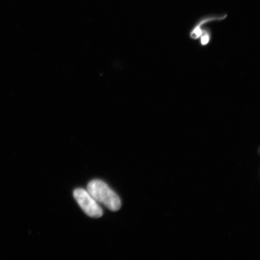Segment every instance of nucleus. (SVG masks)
<instances>
[{"label": "nucleus", "instance_id": "obj_1", "mask_svg": "<svg viewBox=\"0 0 260 260\" xmlns=\"http://www.w3.org/2000/svg\"><path fill=\"white\" fill-rule=\"evenodd\" d=\"M87 190L98 203L103 204L109 210L116 211L121 209V201L118 195L105 182L99 180L90 181Z\"/></svg>", "mask_w": 260, "mask_h": 260}, {"label": "nucleus", "instance_id": "obj_2", "mask_svg": "<svg viewBox=\"0 0 260 260\" xmlns=\"http://www.w3.org/2000/svg\"><path fill=\"white\" fill-rule=\"evenodd\" d=\"M74 197L81 209L89 216L99 218L103 216L102 208L88 191L83 188H77L74 191Z\"/></svg>", "mask_w": 260, "mask_h": 260}, {"label": "nucleus", "instance_id": "obj_3", "mask_svg": "<svg viewBox=\"0 0 260 260\" xmlns=\"http://www.w3.org/2000/svg\"><path fill=\"white\" fill-rule=\"evenodd\" d=\"M211 39V34L210 31L203 28H201L200 37L199 38L200 44L203 47L206 46L210 43Z\"/></svg>", "mask_w": 260, "mask_h": 260}]
</instances>
